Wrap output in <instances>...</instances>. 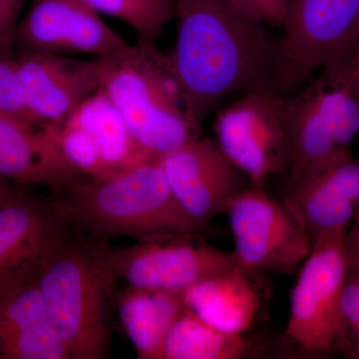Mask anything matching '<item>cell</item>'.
<instances>
[{"label":"cell","instance_id":"83f0119b","mask_svg":"<svg viewBox=\"0 0 359 359\" xmlns=\"http://www.w3.org/2000/svg\"><path fill=\"white\" fill-rule=\"evenodd\" d=\"M353 221L351 230L346 231L344 244L348 269L359 271V210Z\"/></svg>","mask_w":359,"mask_h":359},{"label":"cell","instance_id":"5bb4252c","mask_svg":"<svg viewBox=\"0 0 359 359\" xmlns=\"http://www.w3.org/2000/svg\"><path fill=\"white\" fill-rule=\"evenodd\" d=\"M16 59L26 108L37 125L59 128L101 88L98 58L20 48Z\"/></svg>","mask_w":359,"mask_h":359},{"label":"cell","instance_id":"52a82bcc","mask_svg":"<svg viewBox=\"0 0 359 359\" xmlns=\"http://www.w3.org/2000/svg\"><path fill=\"white\" fill-rule=\"evenodd\" d=\"M346 230L314 243L292 290L282 344L302 355L332 354L348 264Z\"/></svg>","mask_w":359,"mask_h":359},{"label":"cell","instance_id":"7c38bea8","mask_svg":"<svg viewBox=\"0 0 359 359\" xmlns=\"http://www.w3.org/2000/svg\"><path fill=\"white\" fill-rule=\"evenodd\" d=\"M159 162L180 204L201 223L226 214L231 201L252 186L216 140L200 133Z\"/></svg>","mask_w":359,"mask_h":359},{"label":"cell","instance_id":"30bf717a","mask_svg":"<svg viewBox=\"0 0 359 359\" xmlns=\"http://www.w3.org/2000/svg\"><path fill=\"white\" fill-rule=\"evenodd\" d=\"M18 186L0 208V294L34 285L69 224L56 201Z\"/></svg>","mask_w":359,"mask_h":359},{"label":"cell","instance_id":"5b68a950","mask_svg":"<svg viewBox=\"0 0 359 359\" xmlns=\"http://www.w3.org/2000/svg\"><path fill=\"white\" fill-rule=\"evenodd\" d=\"M290 168L287 186L311 170L351 152L359 134V95L325 73L285 96Z\"/></svg>","mask_w":359,"mask_h":359},{"label":"cell","instance_id":"9c48e42d","mask_svg":"<svg viewBox=\"0 0 359 359\" xmlns=\"http://www.w3.org/2000/svg\"><path fill=\"white\" fill-rule=\"evenodd\" d=\"M285 96L276 90L245 92L219 111L215 120L219 148L254 187L289 174L290 157L285 134Z\"/></svg>","mask_w":359,"mask_h":359},{"label":"cell","instance_id":"484cf974","mask_svg":"<svg viewBox=\"0 0 359 359\" xmlns=\"http://www.w3.org/2000/svg\"><path fill=\"white\" fill-rule=\"evenodd\" d=\"M266 25L282 26L289 0H233Z\"/></svg>","mask_w":359,"mask_h":359},{"label":"cell","instance_id":"ba28073f","mask_svg":"<svg viewBox=\"0 0 359 359\" xmlns=\"http://www.w3.org/2000/svg\"><path fill=\"white\" fill-rule=\"evenodd\" d=\"M226 215L238 263L252 271L292 275L311 254L301 219L285 201L250 186L231 201Z\"/></svg>","mask_w":359,"mask_h":359},{"label":"cell","instance_id":"7a4b0ae2","mask_svg":"<svg viewBox=\"0 0 359 359\" xmlns=\"http://www.w3.org/2000/svg\"><path fill=\"white\" fill-rule=\"evenodd\" d=\"M55 201L71 228L93 238L204 242L219 235L211 224L193 219L182 207L159 159L107 178L84 177Z\"/></svg>","mask_w":359,"mask_h":359},{"label":"cell","instance_id":"2e32d148","mask_svg":"<svg viewBox=\"0 0 359 359\" xmlns=\"http://www.w3.org/2000/svg\"><path fill=\"white\" fill-rule=\"evenodd\" d=\"M0 177L16 185L45 186L58 196L84 178L65 157L58 128L1 115Z\"/></svg>","mask_w":359,"mask_h":359},{"label":"cell","instance_id":"4fadbf2b","mask_svg":"<svg viewBox=\"0 0 359 359\" xmlns=\"http://www.w3.org/2000/svg\"><path fill=\"white\" fill-rule=\"evenodd\" d=\"M32 50L103 58L129 43L83 0H32L14 33Z\"/></svg>","mask_w":359,"mask_h":359},{"label":"cell","instance_id":"ffe728a7","mask_svg":"<svg viewBox=\"0 0 359 359\" xmlns=\"http://www.w3.org/2000/svg\"><path fill=\"white\" fill-rule=\"evenodd\" d=\"M115 306L137 358L163 359L170 328L187 306L184 292L130 287L115 297Z\"/></svg>","mask_w":359,"mask_h":359},{"label":"cell","instance_id":"44dd1931","mask_svg":"<svg viewBox=\"0 0 359 359\" xmlns=\"http://www.w3.org/2000/svg\"><path fill=\"white\" fill-rule=\"evenodd\" d=\"M256 348L244 334L222 332L187 308L168 332L163 359H238Z\"/></svg>","mask_w":359,"mask_h":359},{"label":"cell","instance_id":"8fae6325","mask_svg":"<svg viewBox=\"0 0 359 359\" xmlns=\"http://www.w3.org/2000/svg\"><path fill=\"white\" fill-rule=\"evenodd\" d=\"M199 241L138 243L124 248L104 245L118 280L130 287L184 292L205 278L240 264L233 252Z\"/></svg>","mask_w":359,"mask_h":359},{"label":"cell","instance_id":"9a60e30c","mask_svg":"<svg viewBox=\"0 0 359 359\" xmlns=\"http://www.w3.org/2000/svg\"><path fill=\"white\" fill-rule=\"evenodd\" d=\"M283 201L301 219L311 248L346 230L359 210V159L349 152L311 170L287 186Z\"/></svg>","mask_w":359,"mask_h":359},{"label":"cell","instance_id":"d4e9b609","mask_svg":"<svg viewBox=\"0 0 359 359\" xmlns=\"http://www.w3.org/2000/svg\"><path fill=\"white\" fill-rule=\"evenodd\" d=\"M320 71L348 85L359 94V28L346 48Z\"/></svg>","mask_w":359,"mask_h":359},{"label":"cell","instance_id":"cb8c5ba5","mask_svg":"<svg viewBox=\"0 0 359 359\" xmlns=\"http://www.w3.org/2000/svg\"><path fill=\"white\" fill-rule=\"evenodd\" d=\"M13 45L0 42V115L37 125L26 108Z\"/></svg>","mask_w":359,"mask_h":359},{"label":"cell","instance_id":"603a6c76","mask_svg":"<svg viewBox=\"0 0 359 359\" xmlns=\"http://www.w3.org/2000/svg\"><path fill=\"white\" fill-rule=\"evenodd\" d=\"M332 353L346 359H359V271L356 269L347 271Z\"/></svg>","mask_w":359,"mask_h":359},{"label":"cell","instance_id":"7402d4cb","mask_svg":"<svg viewBox=\"0 0 359 359\" xmlns=\"http://www.w3.org/2000/svg\"><path fill=\"white\" fill-rule=\"evenodd\" d=\"M99 14L123 21L138 33L141 40L154 43L176 18L174 0H83Z\"/></svg>","mask_w":359,"mask_h":359},{"label":"cell","instance_id":"6da1fadb","mask_svg":"<svg viewBox=\"0 0 359 359\" xmlns=\"http://www.w3.org/2000/svg\"><path fill=\"white\" fill-rule=\"evenodd\" d=\"M174 1L178 36L169 58L196 129L231 93L276 90L278 42L266 23L233 0Z\"/></svg>","mask_w":359,"mask_h":359},{"label":"cell","instance_id":"e0dca14e","mask_svg":"<svg viewBox=\"0 0 359 359\" xmlns=\"http://www.w3.org/2000/svg\"><path fill=\"white\" fill-rule=\"evenodd\" d=\"M263 271L238 264L184 292L187 306L222 332L245 334L263 309Z\"/></svg>","mask_w":359,"mask_h":359},{"label":"cell","instance_id":"4316f807","mask_svg":"<svg viewBox=\"0 0 359 359\" xmlns=\"http://www.w3.org/2000/svg\"><path fill=\"white\" fill-rule=\"evenodd\" d=\"M28 0H0V42L14 43V33Z\"/></svg>","mask_w":359,"mask_h":359},{"label":"cell","instance_id":"f1b7e54d","mask_svg":"<svg viewBox=\"0 0 359 359\" xmlns=\"http://www.w3.org/2000/svg\"><path fill=\"white\" fill-rule=\"evenodd\" d=\"M18 186L13 182L0 177V208L11 199L18 190Z\"/></svg>","mask_w":359,"mask_h":359},{"label":"cell","instance_id":"d6986e66","mask_svg":"<svg viewBox=\"0 0 359 359\" xmlns=\"http://www.w3.org/2000/svg\"><path fill=\"white\" fill-rule=\"evenodd\" d=\"M65 121L84 132L107 177L156 160L141 147L121 113L101 88L80 104Z\"/></svg>","mask_w":359,"mask_h":359},{"label":"cell","instance_id":"ac0fdd59","mask_svg":"<svg viewBox=\"0 0 359 359\" xmlns=\"http://www.w3.org/2000/svg\"><path fill=\"white\" fill-rule=\"evenodd\" d=\"M36 283L0 294V359H70Z\"/></svg>","mask_w":359,"mask_h":359},{"label":"cell","instance_id":"277c9868","mask_svg":"<svg viewBox=\"0 0 359 359\" xmlns=\"http://www.w3.org/2000/svg\"><path fill=\"white\" fill-rule=\"evenodd\" d=\"M98 59L101 89L148 154L160 159L200 133L187 115L169 54L153 42L140 39Z\"/></svg>","mask_w":359,"mask_h":359},{"label":"cell","instance_id":"8992f818","mask_svg":"<svg viewBox=\"0 0 359 359\" xmlns=\"http://www.w3.org/2000/svg\"><path fill=\"white\" fill-rule=\"evenodd\" d=\"M280 27L276 90L287 96L351 43L359 28V0H289Z\"/></svg>","mask_w":359,"mask_h":359},{"label":"cell","instance_id":"3957f363","mask_svg":"<svg viewBox=\"0 0 359 359\" xmlns=\"http://www.w3.org/2000/svg\"><path fill=\"white\" fill-rule=\"evenodd\" d=\"M118 280L104 245L69 226L44 264L36 285L71 359L109 358L110 311Z\"/></svg>","mask_w":359,"mask_h":359}]
</instances>
